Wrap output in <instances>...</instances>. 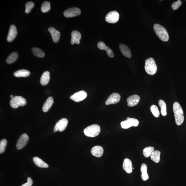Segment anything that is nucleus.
Instances as JSON below:
<instances>
[{
	"label": "nucleus",
	"mask_w": 186,
	"mask_h": 186,
	"mask_svg": "<svg viewBox=\"0 0 186 186\" xmlns=\"http://www.w3.org/2000/svg\"><path fill=\"white\" fill-rule=\"evenodd\" d=\"M150 109L151 111L155 117H156V118H158L160 116V112H159L158 107L156 105H152L151 106Z\"/></svg>",
	"instance_id": "7c9ffc66"
},
{
	"label": "nucleus",
	"mask_w": 186,
	"mask_h": 186,
	"mask_svg": "<svg viewBox=\"0 0 186 186\" xmlns=\"http://www.w3.org/2000/svg\"><path fill=\"white\" fill-rule=\"evenodd\" d=\"M34 5V3L32 1L27 2L25 4V12L27 14L30 13Z\"/></svg>",
	"instance_id": "2f4dec72"
},
{
	"label": "nucleus",
	"mask_w": 186,
	"mask_h": 186,
	"mask_svg": "<svg viewBox=\"0 0 186 186\" xmlns=\"http://www.w3.org/2000/svg\"><path fill=\"white\" fill-rule=\"evenodd\" d=\"M159 105L161 108V113L162 116H165L167 115V105L162 100H160L158 102Z\"/></svg>",
	"instance_id": "a878e982"
},
{
	"label": "nucleus",
	"mask_w": 186,
	"mask_h": 186,
	"mask_svg": "<svg viewBox=\"0 0 186 186\" xmlns=\"http://www.w3.org/2000/svg\"><path fill=\"white\" fill-rule=\"evenodd\" d=\"M100 131L101 128L100 126L94 124L85 128L83 132L86 136L93 138L98 136Z\"/></svg>",
	"instance_id": "7ed1b4c3"
},
{
	"label": "nucleus",
	"mask_w": 186,
	"mask_h": 186,
	"mask_svg": "<svg viewBox=\"0 0 186 186\" xmlns=\"http://www.w3.org/2000/svg\"><path fill=\"white\" fill-rule=\"evenodd\" d=\"M145 70L148 74L153 75L157 71V67L154 60L152 58L147 59L145 61Z\"/></svg>",
	"instance_id": "20e7f679"
},
{
	"label": "nucleus",
	"mask_w": 186,
	"mask_h": 186,
	"mask_svg": "<svg viewBox=\"0 0 186 186\" xmlns=\"http://www.w3.org/2000/svg\"><path fill=\"white\" fill-rule=\"evenodd\" d=\"M26 100L23 97L16 96L11 99L10 104L11 107L13 108H17L19 106H24L26 104Z\"/></svg>",
	"instance_id": "39448f33"
},
{
	"label": "nucleus",
	"mask_w": 186,
	"mask_h": 186,
	"mask_svg": "<svg viewBox=\"0 0 186 186\" xmlns=\"http://www.w3.org/2000/svg\"><path fill=\"white\" fill-rule=\"evenodd\" d=\"M17 34V30L15 26L14 25H11L7 37V41L10 42L12 41L15 38Z\"/></svg>",
	"instance_id": "4468645a"
},
{
	"label": "nucleus",
	"mask_w": 186,
	"mask_h": 186,
	"mask_svg": "<svg viewBox=\"0 0 186 186\" xmlns=\"http://www.w3.org/2000/svg\"><path fill=\"white\" fill-rule=\"evenodd\" d=\"M32 52L33 55L38 57L42 58L45 56V53L41 49L38 48H33Z\"/></svg>",
	"instance_id": "cd10ccee"
},
{
	"label": "nucleus",
	"mask_w": 186,
	"mask_h": 186,
	"mask_svg": "<svg viewBox=\"0 0 186 186\" xmlns=\"http://www.w3.org/2000/svg\"><path fill=\"white\" fill-rule=\"evenodd\" d=\"M119 19V15L116 11H111L106 15V21L108 23L114 24L118 22Z\"/></svg>",
	"instance_id": "423d86ee"
},
{
	"label": "nucleus",
	"mask_w": 186,
	"mask_h": 186,
	"mask_svg": "<svg viewBox=\"0 0 186 186\" xmlns=\"http://www.w3.org/2000/svg\"><path fill=\"white\" fill-rule=\"evenodd\" d=\"M147 166L145 163H143L141 166V172L142 173L141 177L142 180L146 181L149 179V176L147 172Z\"/></svg>",
	"instance_id": "412c9836"
},
{
	"label": "nucleus",
	"mask_w": 186,
	"mask_h": 186,
	"mask_svg": "<svg viewBox=\"0 0 186 186\" xmlns=\"http://www.w3.org/2000/svg\"><path fill=\"white\" fill-rule=\"evenodd\" d=\"M173 108L176 123L177 125H180L184 121V116L182 108L180 104L177 102L174 103Z\"/></svg>",
	"instance_id": "f257e3e1"
},
{
	"label": "nucleus",
	"mask_w": 186,
	"mask_h": 186,
	"mask_svg": "<svg viewBox=\"0 0 186 186\" xmlns=\"http://www.w3.org/2000/svg\"><path fill=\"white\" fill-rule=\"evenodd\" d=\"M140 100V97L138 95H132L128 97L127 99L128 106L130 107H134L138 105Z\"/></svg>",
	"instance_id": "f8f14e48"
},
{
	"label": "nucleus",
	"mask_w": 186,
	"mask_h": 186,
	"mask_svg": "<svg viewBox=\"0 0 186 186\" xmlns=\"http://www.w3.org/2000/svg\"><path fill=\"white\" fill-rule=\"evenodd\" d=\"M30 72L29 71L25 69L20 70L14 72V75L17 77H27L29 76Z\"/></svg>",
	"instance_id": "b1692460"
},
{
	"label": "nucleus",
	"mask_w": 186,
	"mask_h": 186,
	"mask_svg": "<svg viewBox=\"0 0 186 186\" xmlns=\"http://www.w3.org/2000/svg\"><path fill=\"white\" fill-rule=\"evenodd\" d=\"M154 30L157 36L161 41H167L169 40V36L167 30L162 26L158 24H155Z\"/></svg>",
	"instance_id": "f03ea898"
},
{
	"label": "nucleus",
	"mask_w": 186,
	"mask_h": 186,
	"mask_svg": "<svg viewBox=\"0 0 186 186\" xmlns=\"http://www.w3.org/2000/svg\"><path fill=\"white\" fill-rule=\"evenodd\" d=\"M50 9V2L45 1L42 4L41 10L42 12L45 13L48 12Z\"/></svg>",
	"instance_id": "c756f323"
},
{
	"label": "nucleus",
	"mask_w": 186,
	"mask_h": 186,
	"mask_svg": "<svg viewBox=\"0 0 186 186\" xmlns=\"http://www.w3.org/2000/svg\"><path fill=\"white\" fill-rule=\"evenodd\" d=\"M48 30L51 34L53 41L55 43L58 42L61 36L60 32L52 27L49 28Z\"/></svg>",
	"instance_id": "f3484780"
},
{
	"label": "nucleus",
	"mask_w": 186,
	"mask_h": 186,
	"mask_svg": "<svg viewBox=\"0 0 186 186\" xmlns=\"http://www.w3.org/2000/svg\"><path fill=\"white\" fill-rule=\"evenodd\" d=\"M120 49V50L123 56L128 58H131L132 57V53L130 49L124 44H121L119 46Z\"/></svg>",
	"instance_id": "6ab92c4d"
},
{
	"label": "nucleus",
	"mask_w": 186,
	"mask_h": 186,
	"mask_svg": "<svg viewBox=\"0 0 186 186\" xmlns=\"http://www.w3.org/2000/svg\"><path fill=\"white\" fill-rule=\"evenodd\" d=\"M10 97L11 98H13V95H10Z\"/></svg>",
	"instance_id": "4c0bfd02"
},
{
	"label": "nucleus",
	"mask_w": 186,
	"mask_h": 186,
	"mask_svg": "<svg viewBox=\"0 0 186 186\" xmlns=\"http://www.w3.org/2000/svg\"><path fill=\"white\" fill-rule=\"evenodd\" d=\"M18 58V55L16 52H13L8 56L6 60L7 63H12L16 61Z\"/></svg>",
	"instance_id": "bb28decb"
},
{
	"label": "nucleus",
	"mask_w": 186,
	"mask_h": 186,
	"mask_svg": "<svg viewBox=\"0 0 186 186\" xmlns=\"http://www.w3.org/2000/svg\"><path fill=\"white\" fill-rule=\"evenodd\" d=\"M121 96L118 93H114L108 97L105 104L106 105L118 103L120 101Z\"/></svg>",
	"instance_id": "9b49d317"
},
{
	"label": "nucleus",
	"mask_w": 186,
	"mask_h": 186,
	"mask_svg": "<svg viewBox=\"0 0 186 186\" xmlns=\"http://www.w3.org/2000/svg\"><path fill=\"white\" fill-rule=\"evenodd\" d=\"M32 180L30 177L27 178V182L22 185L21 186H31L32 184Z\"/></svg>",
	"instance_id": "e433bc0d"
},
{
	"label": "nucleus",
	"mask_w": 186,
	"mask_h": 186,
	"mask_svg": "<svg viewBox=\"0 0 186 186\" xmlns=\"http://www.w3.org/2000/svg\"><path fill=\"white\" fill-rule=\"evenodd\" d=\"M50 80V73L48 71L44 72L42 75L41 79V84L43 86H45L47 85Z\"/></svg>",
	"instance_id": "4be33fe9"
},
{
	"label": "nucleus",
	"mask_w": 186,
	"mask_h": 186,
	"mask_svg": "<svg viewBox=\"0 0 186 186\" xmlns=\"http://www.w3.org/2000/svg\"><path fill=\"white\" fill-rule=\"evenodd\" d=\"M127 120L129 121L132 126L137 127L139 125V121L138 120L136 119L130 118L129 117H128Z\"/></svg>",
	"instance_id": "f704fd0d"
},
{
	"label": "nucleus",
	"mask_w": 186,
	"mask_h": 186,
	"mask_svg": "<svg viewBox=\"0 0 186 186\" xmlns=\"http://www.w3.org/2000/svg\"><path fill=\"white\" fill-rule=\"evenodd\" d=\"M68 124V120L67 119L63 118L58 121L54 128V131L57 132L59 131L60 132H62L65 130L67 127Z\"/></svg>",
	"instance_id": "1a4fd4ad"
},
{
	"label": "nucleus",
	"mask_w": 186,
	"mask_h": 186,
	"mask_svg": "<svg viewBox=\"0 0 186 186\" xmlns=\"http://www.w3.org/2000/svg\"><path fill=\"white\" fill-rule=\"evenodd\" d=\"M154 147H146L143 149V153L145 158H149L150 156L153 152L154 151Z\"/></svg>",
	"instance_id": "c85d7f7f"
},
{
	"label": "nucleus",
	"mask_w": 186,
	"mask_h": 186,
	"mask_svg": "<svg viewBox=\"0 0 186 186\" xmlns=\"http://www.w3.org/2000/svg\"><path fill=\"white\" fill-rule=\"evenodd\" d=\"M7 145V141L5 139L2 140L0 142V153H3L5 151Z\"/></svg>",
	"instance_id": "473e14b6"
},
{
	"label": "nucleus",
	"mask_w": 186,
	"mask_h": 186,
	"mask_svg": "<svg viewBox=\"0 0 186 186\" xmlns=\"http://www.w3.org/2000/svg\"><path fill=\"white\" fill-rule=\"evenodd\" d=\"M54 103V99L52 97H50L48 98L43 106L42 110L44 112H47L51 107L53 103Z\"/></svg>",
	"instance_id": "aec40b11"
},
{
	"label": "nucleus",
	"mask_w": 186,
	"mask_h": 186,
	"mask_svg": "<svg viewBox=\"0 0 186 186\" xmlns=\"http://www.w3.org/2000/svg\"><path fill=\"white\" fill-rule=\"evenodd\" d=\"M160 151L158 150L155 151L151 155V159L154 162L158 163L160 161Z\"/></svg>",
	"instance_id": "393cba45"
},
{
	"label": "nucleus",
	"mask_w": 186,
	"mask_h": 186,
	"mask_svg": "<svg viewBox=\"0 0 186 186\" xmlns=\"http://www.w3.org/2000/svg\"><path fill=\"white\" fill-rule=\"evenodd\" d=\"M121 125L122 128L124 129H128V128L131 127L132 126L131 124L129 122V121L127 120L121 122Z\"/></svg>",
	"instance_id": "72a5a7b5"
},
{
	"label": "nucleus",
	"mask_w": 186,
	"mask_h": 186,
	"mask_svg": "<svg viewBox=\"0 0 186 186\" xmlns=\"http://www.w3.org/2000/svg\"><path fill=\"white\" fill-rule=\"evenodd\" d=\"M33 161L38 167L41 168H46L49 167L48 165L40 158L37 157L33 158Z\"/></svg>",
	"instance_id": "5701e85b"
},
{
	"label": "nucleus",
	"mask_w": 186,
	"mask_h": 186,
	"mask_svg": "<svg viewBox=\"0 0 186 186\" xmlns=\"http://www.w3.org/2000/svg\"><path fill=\"white\" fill-rule=\"evenodd\" d=\"M29 140V137L27 134H24L20 137L18 140L16 147L17 150H21L24 148L27 143Z\"/></svg>",
	"instance_id": "9d476101"
},
{
	"label": "nucleus",
	"mask_w": 186,
	"mask_h": 186,
	"mask_svg": "<svg viewBox=\"0 0 186 186\" xmlns=\"http://www.w3.org/2000/svg\"><path fill=\"white\" fill-rule=\"evenodd\" d=\"M81 36L80 33L76 30L73 31L72 33V38L71 44L74 45L75 44H79L80 43V40L81 39Z\"/></svg>",
	"instance_id": "2eb2a0df"
},
{
	"label": "nucleus",
	"mask_w": 186,
	"mask_h": 186,
	"mask_svg": "<svg viewBox=\"0 0 186 186\" xmlns=\"http://www.w3.org/2000/svg\"><path fill=\"white\" fill-rule=\"evenodd\" d=\"M103 152V148L100 146H94L91 150L92 154L93 156L97 157H100L102 156Z\"/></svg>",
	"instance_id": "a211bd4d"
},
{
	"label": "nucleus",
	"mask_w": 186,
	"mask_h": 186,
	"mask_svg": "<svg viewBox=\"0 0 186 186\" xmlns=\"http://www.w3.org/2000/svg\"><path fill=\"white\" fill-rule=\"evenodd\" d=\"M98 48L101 50H105L107 52L108 56L110 58H113L114 56V54L112 50L106 46L105 43L103 42H99L97 44Z\"/></svg>",
	"instance_id": "ddd939ff"
},
{
	"label": "nucleus",
	"mask_w": 186,
	"mask_h": 186,
	"mask_svg": "<svg viewBox=\"0 0 186 186\" xmlns=\"http://www.w3.org/2000/svg\"><path fill=\"white\" fill-rule=\"evenodd\" d=\"M81 11L78 8H70L64 12L63 15L66 17L69 18L78 16L81 14Z\"/></svg>",
	"instance_id": "0eeeda50"
},
{
	"label": "nucleus",
	"mask_w": 186,
	"mask_h": 186,
	"mask_svg": "<svg viewBox=\"0 0 186 186\" xmlns=\"http://www.w3.org/2000/svg\"><path fill=\"white\" fill-rule=\"evenodd\" d=\"M182 3L180 0H178L176 2H173L172 5V9L174 10H176L178 9L182 5Z\"/></svg>",
	"instance_id": "c9c22d12"
},
{
	"label": "nucleus",
	"mask_w": 186,
	"mask_h": 186,
	"mask_svg": "<svg viewBox=\"0 0 186 186\" xmlns=\"http://www.w3.org/2000/svg\"><path fill=\"white\" fill-rule=\"evenodd\" d=\"M87 96V92L85 91L81 90L80 91L75 93L74 94L70 97V98L72 100L79 102L84 100Z\"/></svg>",
	"instance_id": "6e6552de"
},
{
	"label": "nucleus",
	"mask_w": 186,
	"mask_h": 186,
	"mask_svg": "<svg viewBox=\"0 0 186 186\" xmlns=\"http://www.w3.org/2000/svg\"><path fill=\"white\" fill-rule=\"evenodd\" d=\"M123 169L128 174L132 172L133 167L132 162L129 159L126 158L124 160L123 164Z\"/></svg>",
	"instance_id": "dca6fc26"
}]
</instances>
